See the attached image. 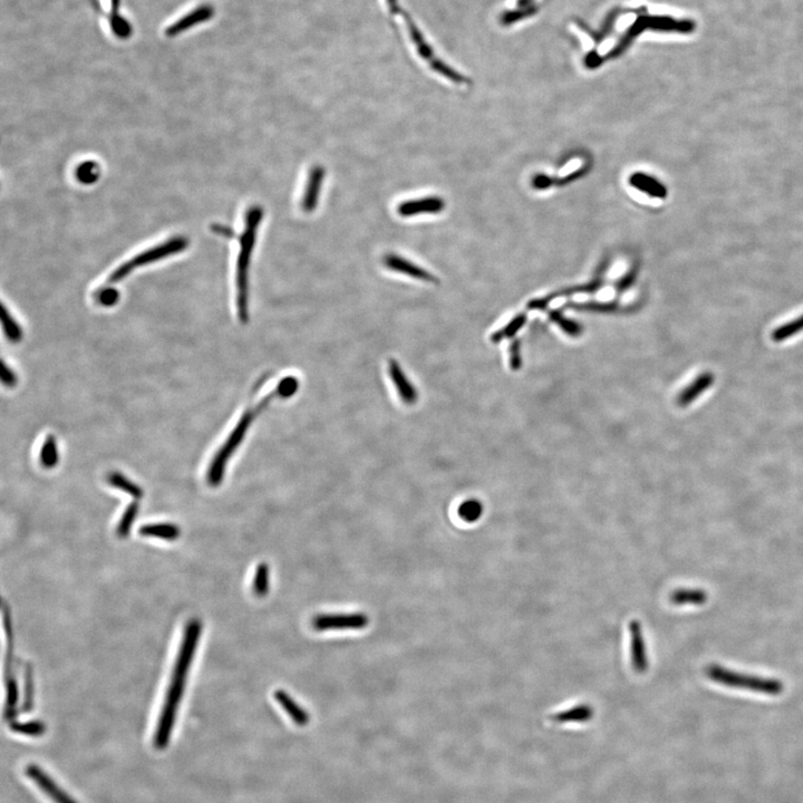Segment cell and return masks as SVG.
I'll use <instances>...</instances> for the list:
<instances>
[{"label":"cell","instance_id":"1","mask_svg":"<svg viewBox=\"0 0 803 803\" xmlns=\"http://www.w3.org/2000/svg\"><path fill=\"white\" fill-rule=\"evenodd\" d=\"M201 633H202V624L196 618L189 621L183 631L180 649L173 667L172 677H171L172 680L170 686L167 688L153 739L157 749H165L170 742L178 708L186 688L187 676L196 654V649H198Z\"/></svg>","mask_w":803,"mask_h":803},{"label":"cell","instance_id":"2","mask_svg":"<svg viewBox=\"0 0 803 803\" xmlns=\"http://www.w3.org/2000/svg\"><path fill=\"white\" fill-rule=\"evenodd\" d=\"M298 387L299 382L296 377H293V376L285 377V379H281L278 387H275L273 391L269 393V395L263 397L259 402V404L256 405L255 407H251V409H246V412L240 417L239 422L236 425V428L230 433L227 440L224 443V446L216 452L211 464L209 466L208 482L211 487H218L221 483L222 480H224L226 466H227L230 458L239 448L256 417L261 414L273 399H289V397L296 394Z\"/></svg>","mask_w":803,"mask_h":803},{"label":"cell","instance_id":"3","mask_svg":"<svg viewBox=\"0 0 803 803\" xmlns=\"http://www.w3.org/2000/svg\"><path fill=\"white\" fill-rule=\"evenodd\" d=\"M263 218L261 206H253L248 209L245 218V229L240 236V250L237 261L236 285H237V310L240 322L247 324L249 320V268L253 248L257 239L258 228Z\"/></svg>","mask_w":803,"mask_h":803},{"label":"cell","instance_id":"4","mask_svg":"<svg viewBox=\"0 0 803 803\" xmlns=\"http://www.w3.org/2000/svg\"><path fill=\"white\" fill-rule=\"evenodd\" d=\"M188 246L189 240L182 237V236H177V237L167 239L163 243H159L153 248L142 251L139 255L131 258L127 263H122L121 266L116 268L111 275H108L107 283L108 285H114V283H120V281L127 278V275L133 273L137 268L145 267V266L151 265V263H157V261H163L164 258L182 253L183 250L187 249Z\"/></svg>","mask_w":803,"mask_h":803},{"label":"cell","instance_id":"5","mask_svg":"<svg viewBox=\"0 0 803 803\" xmlns=\"http://www.w3.org/2000/svg\"><path fill=\"white\" fill-rule=\"evenodd\" d=\"M705 673L710 681L729 688H744L769 696H779L784 690V685L781 681L755 675L740 674L720 665H710L706 667Z\"/></svg>","mask_w":803,"mask_h":803},{"label":"cell","instance_id":"6","mask_svg":"<svg viewBox=\"0 0 803 803\" xmlns=\"http://www.w3.org/2000/svg\"><path fill=\"white\" fill-rule=\"evenodd\" d=\"M369 617L364 613L320 614L312 621L316 631H359L367 627Z\"/></svg>","mask_w":803,"mask_h":803},{"label":"cell","instance_id":"7","mask_svg":"<svg viewBox=\"0 0 803 803\" xmlns=\"http://www.w3.org/2000/svg\"><path fill=\"white\" fill-rule=\"evenodd\" d=\"M27 777L41 789L54 803H78L72 797L68 796L63 789H61L41 767L36 765H27L25 769Z\"/></svg>","mask_w":803,"mask_h":803},{"label":"cell","instance_id":"8","mask_svg":"<svg viewBox=\"0 0 803 803\" xmlns=\"http://www.w3.org/2000/svg\"><path fill=\"white\" fill-rule=\"evenodd\" d=\"M629 634H631V666L635 669V672L643 674L649 669V657H647L646 644L644 639L643 627L639 621H631L629 623Z\"/></svg>","mask_w":803,"mask_h":803},{"label":"cell","instance_id":"9","mask_svg":"<svg viewBox=\"0 0 803 803\" xmlns=\"http://www.w3.org/2000/svg\"><path fill=\"white\" fill-rule=\"evenodd\" d=\"M384 265L389 271H395V273H402V275H406L411 278L417 279V280L425 281V283H438L439 279L434 275L423 269L422 267L413 263L412 261H409L405 258L401 256L389 255L384 257Z\"/></svg>","mask_w":803,"mask_h":803},{"label":"cell","instance_id":"10","mask_svg":"<svg viewBox=\"0 0 803 803\" xmlns=\"http://www.w3.org/2000/svg\"><path fill=\"white\" fill-rule=\"evenodd\" d=\"M606 267H607V266H606L605 263V265L602 266L599 275L596 277L592 283L582 285V286H574L570 287V288L562 289V290L556 291V293H552V294L548 295V296L533 299V300L529 301L528 306L527 307H528V309H531V310H541V309L547 308V306L550 304L551 301L554 300V299L559 298V297L572 296V295L578 294V293H588V294L590 293V294H592V293L599 290V289L604 286V279H602V273H604Z\"/></svg>","mask_w":803,"mask_h":803},{"label":"cell","instance_id":"11","mask_svg":"<svg viewBox=\"0 0 803 803\" xmlns=\"http://www.w3.org/2000/svg\"><path fill=\"white\" fill-rule=\"evenodd\" d=\"M325 174H326V171L320 165H315L309 171L308 180H307L305 192L303 194L300 202L301 210L305 214H310L316 209L318 200H320Z\"/></svg>","mask_w":803,"mask_h":803},{"label":"cell","instance_id":"12","mask_svg":"<svg viewBox=\"0 0 803 803\" xmlns=\"http://www.w3.org/2000/svg\"><path fill=\"white\" fill-rule=\"evenodd\" d=\"M444 208L446 204L443 199L439 196H426V198L404 201L397 206V211L399 216L409 218V216L424 214H439L443 211Z\"/></svg>","mask_w":803,"mask_h":803},{"label":"cell","instance_id":"13","mask_svg":"<svg viewBox=\"0 0 803 803\" xmlns=\"http://www.w3.org/2000/svg\"><path fill=\"white\" fill-rule=\"evenodd\" d=\"M389 375L402 402L406 405H414L419 399L416 389L409 381L399 364L393 358L389 361Z\"/></svg>","mask_w":803,"mask_h":803},{"label":"cell","instance_id":"14","mask_svg":"<svg viewBox=\"0 0 803 803\" xmlns=\"http://www.w3.org/2000/svg\"><path fill=\"white\" fill-rule=\"evenodd\" d=\"M214 8L211 6H200V7L196 8L194 11H191L188 15L183 16L182 19L167 27L165 29V35L167 37L178 36L183 31L192 28L194 25H199V23L209 21L214 16Z\"/></svg>","mask_w":803,"mask_h":803},{"label":"cell","instance_id":"15","mask_svg":"<svg viewBox=\"0 0 803 803\" xmlns=\"http://www.w3.org/2000/svg\"><path fill=\"white\" fill-rule=\"evenodd\" d=\"M715 381V376L710 372H704L700 374L688 387H685L680 395L677 397V404L685 407L692 404L693 402L700 397L704 392L708 391Z\"/></svg>","mask_w":803,"mask_h":803},{"label":"cell","instance_id":"16","mask_svg":"<svg viewBox=\"0 0 803 803\" xmlns=\"http://www.w3.org/2000/svg\"><path fill=\"white\" fill-rule=\"evenodd\" d=\"M629 183L637 190L643 191L653 198L665 199L667 196L666 187L662 182L645 173H634L629 178Z\"/></svg>","mask_w":803,"mask_h":803},{"label":"cell","instance_id":"17","mask_svg":"<svg viewBox=\"0 0 803 803\" xmlns=\"http://www.w3.org/2000/svg\"><path fill=\"white\" fill-rule=\"evenodd\" d=\"M275 700L280 704L281 708L286 710L289 718L299 726L308 724L309 714L305 708H301L298 703L289 696L285 691L279 690L275 692Z\"/></svg>","mask_w":803,"mask_h":803},{"label":"cell","instance_id":"18","mask_svg":"<svg viewBox=\"0 0 803 803\" xmlns=\"http://www.w3.org/2000/svg\"><path fill=\"white\" fill-rule=\"evenodd\" d=\"M139 533L142 537H147V538L174 541L180 537L181 530L178 525H174V523H149V525L141 527Z\"/></svg>","mask_w":803,"mask_h":803},{"label":"cell","instance_id":"19","mask_svg":"<svg viewBox=\"0 0 803 803\" xmlns=\"http://www.w3.org/2000/svg\"><path fill=\"white\" fill-rule=\"evenodd\" d=\"M594 716V708L588 704H579L568 710H562L555 715L551 716V720L556 723H584L590 721Z\"/></svg>","mask_w":803,"mask_h":803},{"label":"cell","instance_id":"20","mask_svg":"<svg viewBox=\"0 0 803 803\" xmlns=\"http://www.w3.org/2000/svg\"><path fill=\"white\" fill-rule=\"evenodd\" d=\"M543 0H519L515 8H513L510 11H505L501 16V23L505 25L509 23H517V21L523 19V17H529L537 13L540 8L541 4Z\"/></svg>","mask_w":803,"mask_h":803},{"label":"cell","instance_id":"21","mask_svg":"<svg viewBox=\"0 0 803 803\" xmlns=\"http://www.w3.org/2000/svg\"><path fill=\"white\" fill-rule=\"evenodd\" d=\"M671 602L676 606L703 605L708 602V592L702 589L681 588L672 592Z\"/></svg>","mask_w":803,"mask_h":803},{"label":"cell","instance_id":"22","mask_svg":"<svg viewBox=\"0 0 803 803\" xmlns=\"http://www.w3.org/2000/svg\"><path fill=\"white\" fill-rule=\"evenodd\" d=\"M6 708L5 718L7 721H13L17 716V704L19 700V683L15 676L6 677Z\"/></svg>","mask_w":803,"mask_h":803},{"label":"cell","instance_id":"23","mask_svg":"<svg viewBox=\"0 0 803 803\" xmlns=\"http://www.w3.org/2000/svg\"><path fill=\"white\" fill-rule=\"evenodd\" d=\"M253 592L258 597H265L271 589V567L267 562H261L256 568L253 577Z\"/></svg>","mask_w":803,"mask_h":803},{"label":"cell","instance_id":"24","mask_svg":"<svg viewBox=\"0 0 803 803\" xmlns=\"http://www.w3.org/2000/svg\"><path fill=\"white\" fill-rule=\"evenodd\" d=\"M107 480L108 483L111 484L112 487L125 492L127 495L133 497L134 499L139 500L145 495V492L137 484L133 483L131 480L127 479V476H124L120 472H112L108 476Z\"/></svg>","mask_w":803,"mask_h":803},{"label":"cell","instance_id":"25","mask_svg":"<svg viewBox=\"0 0 803 803\" xmlns=\"http://www.w3.org/2000/svg\"><path fill=\"white\" fill-rule=\"evenodd\" d=\"M567 307L570 308L577 309V310H584V312L592 313H602V314H609V313H616L621 309V305L615 301H609V303H602V301H588V303H569Z\"/></svg>","mask_w":803,"mask_h":803},{"label":"cell","instance_id":"26","mask_svg":"<svg viewBox=\"0 0 803 803\" xmlns=\"http://www.w3.org/2000/svg\"><path fill=\"white\" fill-rule=\"evenodd\" d=\"M1 322H3L4 332L8 340L11 342H21L23 338V330L21 325L16 322L15 318L8 312L5 305H1Z\"/></svg>","mask_w":803,"mask_h":803},{"label":"cell","instance_id":"27","mask_svg":"<svg viewBox=\"0 0 803 803\" xmlns=\"http://www.w3.org/2000/svg\"><path fill=\"white\" fill-rule=\"evenodd\" d=\"M549 318H550L551 322H554L555 324L558 325L559 327L562 328V332H566L567 335L572 336V337H578V336L582 334V325L565 317L564 314H562L559 309L551 310V312L549 313Z\"/></svg>","mask_w":803,"mask_h":803},{"label":"cell","instance_id":"28","mask_svg":"<svg viewBox=\"0 0 803 803\" xmlns=\"http://www.w3.org/2000/svg\"><path fill=\"white\" fill-rule=\"evenodd\" d=\"M458 513L466 523H476L483 515V505L479 500L468 499L460 505Z\"/></svg>","mask_w":803,"mask_h":803},{"label":"cell","instance_id":"29","mask_svg":"<svg viewBox=\"0 0 803 803\" xmlns=\"http://www.w3.org/2000/svg\"><path fill=\"white\" fill-rule=\"evenodd\" d=\"M525 322H527L525 314L518 315L509 324L505 325V327L491 335V342H500L502 340H508V338L513 337L525 326Z\"/></svg>","mask_w":803,"mask_h":803},{"label":"cell","instance_id":"30","mask_svg":"<svg viewBox=\"0 0 803 803\" xmlns=\"http://www.w3.org/2000/svg\"><path fill=\"white\" fill-rule=\"evenodd\" d=\"M58 462V450H57L56 439L53 435L47 436L43 443L41 450V463L46 468L56 466Z\"/></svg>","mask_w":803,"mask_h":803},{"label":"cell","instance_id":"31","mask_svg":"<svg viewBox=\"0 0 803 803\" xmlns=\"http://www.w3.org/2000/svg\"><path fill=\"white\" fill-rule=\"evenodd\" d=\"M802 330L803 315L802 316L798 317L797 320H791V322H787V324L781 325L780 327L775 328L771 336H772V340H775V342H783V340H787L788 338L794 336V335L799 334V332H802Z\"/></svg>","mask_w":803,"mask_h":803},{"label":"cell","instance_id":"32","mask_svg":"<svg viewBox=\"0 0 803 803\" xmlns=\"http://www.w3.org/2000/svg\"><path fill=\"white\" fill-rule=\"evenodd\" d=\"M11 730L15 733L21 734V735L38 738V736L44 735L45 732H46V725L41 721L11 722Z\"/></svg>","mask_w":803,"mask_h":803},{"label":"cell","instance_id":"33","mask_svg":"<svg viewBox=\"0 0 803 803\" xmlns=\"http://www.w3.org/2000/svg\"><path fill=\"white\" fill-rule=\"evenodd\" d=\"M112 4L113 5H112L111 16H110L111 17L110 21H111L112 29L120 38H127L131 33V26L125 19H122L121 16L119 15V11H117L119 9V0H113Z\"/></svg>","mask_w":803,"mask_h":803},{"label":"cell","instance_id":"34","mask_svg":"<svg viewBox=\"0 0 803 803\" xmlns=\"http://www.w3.org/2000/svg\"><path fill=\"white\" fill-rule=\"evenodd\" d=\"M33 706V667L26 664L23 669V700L21 710L23 712H31Z\"/></svg>","mask_w":803,"mask_h":803},{"label":"cell","instance_id":"35","mask_svg":"<svg viewBox=\"0 0 803 803\" xmlns=\"http://www.w3.org/2000/svg\"><path fill=\"white\" fill-rule=\"evenodd\" d=\"M137 513H139V503L133 502L129 507L125 509L123 515H122L121 520H120L119 525H117V535L121 538H125L129 535L131 530L132 525L134 521L137 519Z\"/></svg>","mask_w":803,"mask_h":803},{"label":"cell","instance_id":"36","mask_svg":"<svg viewBox=\"0 0 803 803\" xmlns=\"http://www.w3.org/2000/svg\"><path fill=\"white\" fill-rule=\"evenodd\" d=\"M96 301L104 307H111L119 301L120 293L112 287L100 289L95 294Z\"/></svg>","mask_w":803,"mask_h":803},{"label":"cell","instance_id":"37","mask_svg":"<svg viewBox=\"0 0 803 803\" xmlns=\"http://www.w3.org/2000/svg\"><path fill=\"white\" fill-rule=\"evenodd\" d=\"M98 175H100V171L98 170V165L94 162H86L78 167V179L82 182H94Z\"/></svg>","mask_w":803,"mask_h":803},{"label":"cell","instance_id":"38","mask_svg":"<svg viewBox=\"0 0 803 803\" xmlns=\"http://www.w3.org/2000/svg\"><path fill=\"white\" fill-rule=\"evenodd\" d=\"M510 354V366L513 368V371L520 369L523 365V358H521V347L520 340H515L511 342L509 348Z\"/></svg>","mask_w":803,"mask_h":803},{"label":"cell","instance_id":"39","mask_svg":"<svg viewBox=\"0 0 803 803\" xmlns=\"http://www.w3.org/2000/svg\"><path fill=\"white\" fill-rule=\"evenodd\" d=\"M1 382L8 387H14L17 383V376L5 362L1 363Z\"/></svg>","mask_w":803,"mask_h":803},{"label":"cell","instance_id":"40","mask_svg":"<svg viewBox=\"0 0 803 803\" xmlns=\"http://www.w3.org/2000/svg\"><path fill=\"white\" fill-rule=\"evenodd\" d=\"M636 273H637V271L633 268L627 275H624L623 278L618 281L617 285H616V289H617L618 293H623V291L627 290V289L633 285L636 279Z\"/></svg>","mask_w":803,"mask_h":803},{"label":"cell","instance_id":"41","mask_svg":"<svg viewBox=\"0 0 803 803\" xmlns=\"http://www.w3.org/2000/svg\"><path fill=\"white\" fill-rule=\"evenodd\" d=\"M554 183V181L546 175H538L533 179V187L537 189H547Z\"/></svg>","mask_w":803,"mask_h":803},{"label":"cell","instance_id":"42","mask_svg":"<svg viewBox=\"0 0 803 803\" xmlns=\"http://www.w3.org/2000/svg\"><path fill=\"white\" fill-rule=\"evenodd\" d=\"M212 229H214L216 233L221 234L224 237H234L233 231H232L229 227H226V226H222V224H214V226H212Z\"/></svg>","mask_w":803,"mask_h":803}]
</instances>
